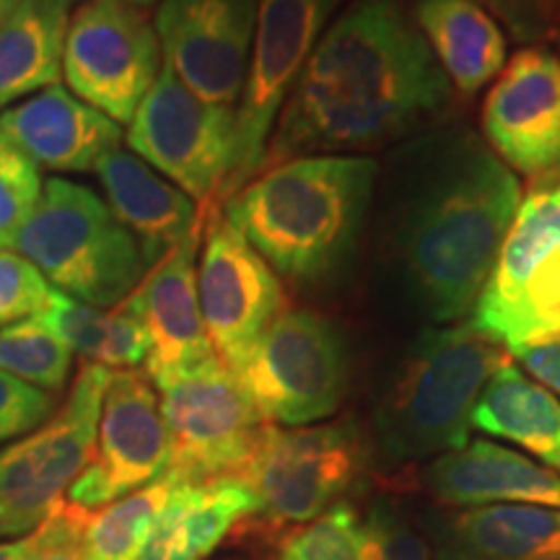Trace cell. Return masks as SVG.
I'll use <instances>...</instances> for the list:
<instances>
[{"instance_id":"4dcf8cb0","label":"cell","mask_w":560,"mask_h":560,"mask_svg":"<svg viewBox=\"0 0 560 560\" xmlns=\"http://www.w3.org/2000/svg\"><path fill=\"white\" fill-rule=\"evenodd\" d=\"M42 174L0 132V249H11L42 195Z\"/></svg>"},{"instance_id":"603a6c76","label":"cell","mask_w":560,"mask_h":560,"mask_svg":"<svg viewBox=\"0 0 560 560\" xmlns=\"http://www.w3.org/2000/svg\"><path fill=\"white\" fill-rule=\"evenodd\" d=\"M257 501L240 478L182 482L161 509L136 560H202L236 522L255 516Z\"/></svg>"},{"instance_id":"52a82bcc","label":"cell","mask_w":560,"mask_h":560,"mask_svg":"<svg viewBox=\"0 0 560 560\" xmlns=\"http://www.w3.org/2000/svg\"><path fill=\"white\" fill-rule=\"evenodd\" d=\"M470 322L509 353L560 338V182L522 200Z\"/></svg>"},{"instance_id":"f546056e","label":"cell","mask_w":560,"mask_h":560,"mask_svg":"<svg viewBox=\"0 0 560 560\" xmlns=\"http://www.w3.org/2000/svg\"><path fill=\"white\" fill-rule=\"evenodd\" d=\"M278 560H366L361 516L348 501L332 503L280 542Z\"/></svg>"},{"instance_id":"7a4b0ae2","label":"cell","mask_w":560,"mask_h":560,"mask_svg":"<svg viewBox=\"0 0 560 560\" xmlns=\"http://www.w3.org/2000/svg\"><path fill=\"white\" fill-rule=\"evenodd\" d=\"M452 107V83L416 19L397 0H353L293 83L260 172L405 143L444 125Z\"/></svg>"},{"instance_id":"b9f144b4","label":"cell","mask_w":560,"mask_h":560,"mask_svg":"<svg viewBox=\"0 0 560 560\" xmlns=\"http://www.w3.org/2000/svg\"><path fill=\"white\" fill-rule=\"evenodd\" d=\"M558 42H560V32H558Z\"/></svg>"},{"instance_id":"8992f818","label":"cell","mask_w":560,"mask_h":560,"mask_svg":"<svg viewBox=\"0 0 560 560\" xmlns=\"http://www.w3.org/2000/svg\"><path fill=\"white\" fill-rule=\"evenodd\" d=\"M231 374L265 423L296 429L340 408L348 395L350 355L330 317L283 310Z\"/></svg>"},{"instance_id":"30bf717a","label":"cell","mask_w":560,"mask_h":560,"mask_svg":"<svg viewBox=\"0 0 560 560\" xmlns=\"http://www.w3.org/2000/svg\"><path fill=\"white\" fill-rule=\"evenodd\" d=\"M130 153L177 185L202 213L221 208L234 159V109L202 102L170 66L128 122Z\"/></svg>"},{"instance_id":"484cf974","label":"cell","mask_w":560,"mask_h":560,"mask_svg":"<svg viewBox=\"0 0 560 560\" xmlns=\"http://www.w3.org/2000/svg\"><path fill=\"white\" fill-rule=\"evenodd\" d=\"M472 429L511 441L560 475V400L514 361L490 376L472 410Z\"/></svg>"},{"instance_id":"1f68e13d","label":"cell","mask_w":560,"mask_h":560,"mask_svg":"<svg viewBox=\"0 0 560 560\" xmlns=\"http://www.w3.org/2000/svg\"><path fill=\"white\" fill-rule=\"evenodd\" d=\"M361 527L366 560H433L423 532L397 503L376 499L361 520Z\"/></svg>"},{"instance_id":"8d00e7d4","label":"cell","mask_w":560,"mask_h":560,"mask_svg":"<svg viewBox=\"0 0 560 560\" xmlns=\"http://www.w3.org/2000/svg\"><path fill=\"white\" fill-rule=\"evenodd\" d=\"M509 355H514L529 371V376H535L537 384H542L550 395L560 400V338L522 346L511 350Z\"/></svg>"},{"instance_id":"6da1fadb","label":"cell","mask_w":560,"mask_h":560,"mask_svg":"<svg viewBox=\"0 0 560 560\" xmlns=\"http://www.w3.org/2000/svg\"><path fill=\"white\" fill-rule=\"evenodd\" d=\"M376 260L402 304L431 322L472 314L516 210V174L465 125H439L389 153Z\"/></svg>"},{"instance_id":"9c48e42d","label":"cell","mask_w":560,"mask_h":560,"mask_svg":"<svg viewBox=\"0 0 560 560\" xmlns=\"http://www.w3.org/2000/svg\"><path fill=\"white\" fill-rule=\"evenodd\" d=\"M342 0H257L255 39L240 107L234 109V159L221 206L260 172L272 128L293 83Z\"/></svg>"},{"instance_id":"ac0fdd59","label":"cell","mask_w":560,"mask_h":560,"mask_svg":"<svg viewBox=\"0 0 560 560\" xmlns=\"http://www.w3.org/2000/svg\"><path fill=\"white\" fill-rule=\"evenodd\" d=\"M202 229L187 236L164 260L151 265L138 289L128 296L149 335L145 376L153 387L182 371L215 359L198 301V249Z\"/></svg>"},{"instance_id":"e0dca14e","label":"cell","mask_w":560,"mask_h":560,"mask_svg":"<svg viewBox=\"0 0 560 560\" xmlns=\"http://www.w3.org/2000/svg\"><path fill=\"white\" fill-rule=\"evenodd\" d=\"M257 0H164L156 11L161 60L202 102L234 107L247 79Z\"/></svg>"},{"instance_id":"2e32d148","label":"cell","mask_w":560,"mask_h":560,"mask_svg":"<svg viewBox=\"0 0 560 560\" xmlns=\"http://www.w3.org/2000/svg\"><path fill=\"white\" fill-rule=\"evenodd\" d=\"M488 149L532 187L560 182V58L542 45L506 60L482 104Z\"/></svg>"},{"instance_id":"44dd1931","label":"cell","mask_w":560,"mask_h":560,"mask_svg":"<svg viewBox=\"0 0 560 560\" xmlns=\"http://www.w3.org/2000/svg\"><path fill=\"white\" fill-rule=\"evenodd\" d=\"M420 486L433 501L452 509L490 503H532L560 509V475L524 454L488 439L439 454L420 470Z\"/></svg>"},{"instance_id":"f1b7e54d","label":"cell","mask_w":560,"mask_h":560,"mask_svg":"<svg viewBox=\"0 0 560 560\" xmlns=\"http://www.w3.org/2000/svg\"><path fill=\"white\" fill-rule=\"evenodd\" d=\"M73 350L39 317L13 322L0 330V371L55 395L66 387Z\"/></svg>"},{"instance_id":"ffe728a7","label":"cell","mask_w":560,"mask_h":560,"mask_svg":"<svg viewBox=\"0 0 560 560\" xmlns=\"http://www.w3.org/2000/svg\"><path fill=\"white\" fill-rule=\"evenodd\" d=\"M433 560H560V509L490 503L418 520Z\"/></svg>"},{"instance_id":"7c38bea8","label":"cell","mask_w":560,"mask_h":560,"mask_svg":"<svg viewBox=\"0 0 560 560\" xmlns=\"http://www.w3.org/2000/svg\"><path fill=\"white\" fill-rule=\"evenodd\" d=\"M156 26L143 5L86 0L70 13L62 79L70 94L117 125L130 122L161 73Z\"/></svg>"},{"instance_id":"ab89813d","label":"cell","mask_w":560,"mask_h":560,"mask_svg":"<svg viewBox=\"0 0 560 560\" xmlns=\"http://www.w3.org/2000/svg\"><path fill=\"white\" fill-rule=\"evenodd\" d=\"M13 3H16V0H0V19H3L5 13L11 11V5H13Z\"/></svg>"},{"instance_id":"cb8c5ba5","label":"cell","mask_w":560,"mask_h":560,"mask_svg":"<svg viewBox=\"0 0 560 560\" xmlns=\"http://www.w3.org/2000/svg\"><path fill=\"white\" fill-rule=\"evenodd\" d=\"M416 24L462 96H472L506 66V37L472 0H416Z\"/></svg>"},{"instance_id":"d590c367","label":"cell","mask_w":560,"mask_h":560,"mask_svg":"<svg viewBox=\"0 0 560 560\" xmlns=\"http://www.w3.org/2000/svg\"><path fill=\"white\" fill-rule=\"evenodd\" d=\"M55 397L0 371V444L26 436L52 416Z\"/></svg>"},{"instance_id":"3957f363","label":"cell","mask_w":560,"mask_h":560,"mask_svg":"<svg viewBox=\"0 0 560 560\" xmlns=\"http://www.w3.org/2000/svg\"><path fill=\"white\" fill-rule=\"evenodd\" d=\"M380 164L369 156H306L262 170L221 215L280 280L306 291L342 283L359 260Z\"/></svg>"},{"instance_id":"5b68a950","label":"cell","mask_w":560,"mask_h":560,"mask_svg":"<svg viewBox=\"0 0 560 560\" xmlns=\"http://www.w3.org/2000/svg\"><path fill=\"white\" fill-rule=\"evenodd\" d=\"M55 291L112 310L130 296L145 268L138 242L107 202L79 182L52 177L11 244Z\"/></svg>"},{"instance_id":"4fadbf2b","label":"cell","mask_w":560,"mask_h":560,"mask_svg":"<svg viewBox=\"0 0 560 560\" xmlns=\"http://www.w3.org/2000/svg\"><path fill=\"white\" fill-rule=\"evenodd\" d=\"M112 371L83 363L62 408L42 429L0 450V511L21 535L45 520L94 457L96 429Z\"/></svg>"},{"instance_id":"f35d334b","label":"cell","mask_w":560,"mask_h":560,"mask_svg":"<svg viewBox=\"0 0 560 560\" xmlns=\"http://www.w3.org/2000/svg\"><path fill=\"white\" fill-rule=\"evenodd\" d=\"M21 550V540L16 542H0V560H16Z\"/></svg>"},{"instance_id":"e575fe53","label":"cell","mask_w":560,"mask_h":560,"mask_svg":"<svg viewBox=\"0 0 560 560\" xmlns=\"http://www.w3.org/2000/svg\"><path fill=\"white\" fill-rule=\"evenodd\" d=\"M482 11L503 24L511 37L524 45H540L542 39L558 37L560 0H472Z\"/></svg>"},{"instance_id":"7402d4cb","label":"cell","mask_w":560,"mask_h":560,"mask_svg":"<svg viewBox=\"0 0 560 560\" xmlns=\"http://www.w3.org/2000/svg\"><path fill=\"white\" fill-rule=\"evenodd\" d=\"M96 177L112 215L138 242L145 268L164 260L187 236L206 226L208 213L136 153L112 151L96 166Z\"/></svg>"},{"instance_id":"60d3db41","label":"cell","mask_w":560,"mask_h":560,"mask_svg":"<svg viewBox=\"0 0 560 560\" xmlns=\"http://www.w3.org/2000/svg\"><path fill=\"white\" fill-rule=\"evenodd\" d=\"M128 3H136V5H149V3H156V0H128Z\"/></svg>"},{"instance_id":"277c9868","label":"cell","mask_w":560,"mask_h":560,"mask_svg":"<svg viewBox=\"0 0 560 560\" xmlns=\"http://www.w3.org/2000/svg\"><path fill=\"white\" fill-rule=\"evenodd\" d=\"M509 359L472 322L420 330L376 395L371 439L382 459L408 465L462 450L480 392Z\"/></svg>"},{"instance_id":"836d02e7","label":"cell","mask_w":560,"mask_h":560,"mask_svg":"<svg viewBox=\"0 0 560 560\" xmlns=\"http://www.w3.org/2000/svg\"><path fill=\"white\" fill-rule=\"evenodd\" d=\"M52 291L47 278L26 257L0 249V330L45 312Z\"/></svg>"},{"instance_id":"74e56055","label":"cell","mask_w":560,"mask_h":560,"mask_svg":"<svg viewBox=\"0 0 560 560\" xmlns=\"http://www.w3.org/2000/svg\"><path fill=\"white\" fill-rule=\"evenodd\" d=\"M21 532L16 524H13V520L5 511H0V537H19Z\"/></svg>"},{"instance_id":"8fae6325","label":"cell","mask_w":560,"mask_h":560,"mask_svg":"<svg viewBox=\"0 0 560 560\" xmlns=\"http://www.w3.org/2000/svg\"><path fill=\"white\" fill-rule=\"evenodd\" d=\"M156 392L172 472L202 482L244 470L268 423L219 355L156 384Z\"/></svg>"},{"instance_id":"d6a6232c","label":"cell","mask_w":560,"mask_h":560,"mask_svg":"<svg viewBox=\"0 0 560 560\" xmlns=\"http://www.w3.org/2000/svg\"><path fill=\"white\" fill-rule=\"evenodd\" d=\"M89 520L91 511L75 503H55L32 535L21 540L16 560H91L86 545Z\"/></svg>"},{"instance_id":"5bb4252c","label":"cell","mask_w":560,"mask_h":560,"mask_svg":"<svg viewBox=\"0 0 560 560\" xmlns=\"http://www.w3.org/2000/svg\"><path fill=\"white\" fill-rule=\"evenodd\" d=\"M170 433L161 418L156 387L143 371H112L94 457L68 488V501L96 511L159 480L170 472Z\"/></svg>"},{"instance_id":"4316f807","label":"cell","mask_w":560,"mask_h":560,"mask_svg":"<svg viewBox=\"0 0 560 560\" xmlns=\"http://www.w3.org/2000/svg\"><path fill=\"white\" fill-rule=\"evenodd\" d=\"M66 346L109 371L136 369L149 355V335L143 319L128 299L112 310L83 304V301L52 291L45 312L37 314Z\"/></svg>"},{"instance_id":"d4e9b609","label":"cell","mask_w":560,"mask_h":560,"mask_svg":"<svg viewBox=\"0 0 560 560\" xmlns=\"http://www.w3.org/2000/svg\"><path fill=\"white\" fill-rule=\"evenodd\" d=\"M70 0H16L0 19V109L60 83Z\"/></svg>"},{"instance_id":"ba28073f","label":"cell","mask_w":560,"mask_h":560,"mask_svg":"<svg viewBox=\"0 0 560 560\" xmlns=\"http://www.w3.org/2000/svg\"><path fill=\"white\" fill-rule=\"evenodd\" d=\"M369 454L355 420L296 429L268 423L236 478L255 495V514L278 529L317 520L338 503L366 470Z\"/></svg>"},{"instance_id":"9a60e30c","label":"cell","mask_w":560,"mask_h":560,"mask_svg":"<svg viewBox=\"0 0 560 560\" xmlns=\"http://www.w3.org/2000/svg\"><path fill=\"white\" fill-rule=\"evenodd\" d=\"M198 301L208 338L229 371L285 310L283 280L223 219L221 208L210 210L202 229Z\"/></svg>"},{"instance_id":"83f0119b","label":"cell","mask_w":560,"mask_h":560,"mask_svg":"<svg viewBox=\"0 0 560 560\" xmlns=\"http://www.w3.org/2000/svg\"><path fill=\"white\" fill-rule=\"evenodd\" d=\"M182 482L187 480L170 470L136 493L91 511L86 527L91 560H136L140 548L149 540L161 509Z\"/></svg>"},{"instance_id":"d6986e66","label":"cell","mask_w":560,"mask_h":560,"mask_svg":"<svg viewBox=\"0 0 560 560\" xmlns=\"http://www.w3.org/2000/svg\"><path fill=\"white\" fill-rule=\"evenodd\" d=\"M0 132L37 170L62 174L96 172L125 138L120 125L60 83L0 112Z\"/></svg>"}]
</instances>
